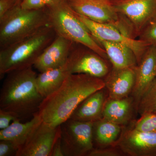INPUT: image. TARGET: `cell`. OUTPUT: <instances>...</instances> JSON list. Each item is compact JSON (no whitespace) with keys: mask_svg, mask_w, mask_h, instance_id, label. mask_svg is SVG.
<instances>
[{"mask_svg":"<svg viewBox=\"0 0 156 156\" xmlns=\"http://www.w3.org/2000/svg\"><path fill=\"white\" fill-rule=\"evenodd\" d=\"M105 87L103 79L86 74H70L61 87L43 99L38 114L44 122L53 127L61 126L86 98Z\"/></svg>","mask_w":156,"mask_h":156,"instance_id":"cell-1","label":"cell"},{"mask_svg":"<svg viewBox=\"0 0 156 156\" xmlns=\"http://www.w3.org/2000/svg\"><path fill=\"white\" fill-rule=\"evenodd\" d=\"M33 67L7 74L0 92V109L13 113L20 120L34 116L44 99L36 85Z\"/></svg>","mask_w":156,"mask_h":156,"instance_id":"cell-2","label":"cell"},{"mask_svg":"<svg viewBox=\"0 0 156 156\" xmlns=\"http://www.w3.org/2000/svg\"><path fill=\"white\" fill-rule=\"evenodd\" d=\"M50 25L0 50L1 76L17 70L33 67L42 52L56 38Z\"/></svg>","mask_w":156,"mask_h":156,"instance_id":"cell-3","label":"cell"},{"mask_svg":"<svg viewBox=\"0 0 156 156\" xmlns=\"http://www.w3.org/2000/svg\"><path fill=\"white\" fill-rule=\"evenodd\" d=\"M50 25L48 8L27 10L20 5L0 19V48H6Z\"/></svg>","mask_w":156,"mask_h":156,"instance_id":"cell-4","label":"cell"},{"mask_svg":"<svg viewBox=\"0 0 156 156\" xmlns=\"http://www.w3.org/2000/svg\"><path fill=\"white\" fill-rule=\"evenodd\" d=\"M48 8L50 25L56 35L83 45L108 60L105 50L90 33L88 29L76 17L67 0Z\"/></svg>","mask_w":156,"mask_h":156,"instance_id":"cell-5","label":"cell"},{"mask_svg":"<svg viewBox=\"0 0 156 156\" xmlns=\"http://www.w3.org/2000/svg\"><path fill=\"white\" fill-rule=\"evenodd\" d=\"M67 2L76 13L95 22L113 26L125 35L136 38L132 24L128 18L117 11L113 2L109 0H67Z\"/></svg>","mask_w":156,"mask_h":156,"instance_id":"cell-6","label":"cell"},{"mask_svg":"<svg viewBox=\"0 0 156 156\" xmlns=\"http://www.w3.org/2000/svg\"><path fill=\"white\" fill-rule=\"evenodd\" d=\"M93 123L69 119L62 124L60 139L64 156H88L94 148Z\"/></svg>","mask_w":156,"mask_h":156,"instance_id":"cell-7","label":"cell"},{"mask_svg":"<svg viewBox=\"0 0 156 156\" xmlns=\"http://www.w3.org/2000/svg\"><path fill=\"white\" fill-rule=\"evenodd\" d=\"M73 45L67 61L71 74H86L104 79L112 68L110 61L83 45Z\"/></svg>","mask_w":156,"mask_h":156,"instance_id":"cell-8","label":"cell"},{"mask_svg":"<svg viewBox=\"0 0 156 156\" xmlns=\"http://www.w3.org/2000/svg\"><path fill=\"white\" fill-rule=\"evenodd\" d=\"M73 12L76 17L86 26L95 39L120 43L131 48L136 55L137 64L146 50L150 46L139 39L129 37L113 26L95 22L74 11Z\"/></svg>","mask_w":156,"mask_h":156,"instance_id":"cell-9","label":"cell"},{"mask_svg":"<svg viewBox=\"0 0 156 156\" xmlns=\"http://www.w3.org/2000/svg\"><path fill=\"white\" fill-rule=\"evenodd\" d=\"M60 135V126L53 127L42 121L17 151L16 156H51Z\"/></svg>","mask_w":156,"mask_h":156,"instance_id":"cell-10","label":"cell"},{"mask_svg":"<svg viewBox=\"0 0 156 156\" xmlns=\"http://www.w3.org/2000/svg\"><path fill=\"white\" fill-rule=\"evenodd\" d=\"M115 146L125 156H156V132L136 131L129 125L123 127Z\"/></svg>","mask_w":156,"mask_h":156,"instance_id":"cell-11","label":"cell"},{"mask_svg":"<svg viewBox=\"0 0 156 156\" xmlns=\"http://www.w3.org/2000/svg\"><path fill=\"white\" fill-rule=\"evenodd\" d=\"M113 4L117 11L131 23L136 37L156 16V0H115Z\"/></svg>","mask_w":156,"mask_h":156,"instance_id":"cell-12","label":"cell"},{"mask_svg":"<svg viewBox=\"0 0 156 156\" xmlns=\"http://www.w3.org/2000/svg\"><path fill=\"white\" fill-rule=\"evenodd\" d=\"M135 84L131 96L136 109L140 100L156 78V45H150L146 50L135 67Z\"/></svg>","mask_w":156,"mask_h":156,"instance_id":"cell-13","label":"cell"},{"mask_svg":"<svg viewBox=\"0 0 156 156\" xmlns=\"http://www.w3.org/2000/svg\"><path fill=\"white\" fill-rule=\"evenodd\" d=\"M74 44L70 40L56 35L39 56L34 67L42 73L63 66L67 62Z\"/></svg>","mask_w":156,"mask_h":156,"instance_id":"cell-14","label":"cell"},{"mask_svg":"<svg viewBox=\"0 0 156 156\" xmlns=\"http://www.w3.org/2000/svg\"><path fill=\"white\" fill-rule=\"evenodd\" d=\"M135 67L116 68L112 66L103 79L108 98L120 99L131 96L135 84Z\"/></svg>","mask_w":156,"mask_h":156,"instance_id":"cell-15","label":"cell"},{"mask_svg":"<svg viewBox=\"0 0 156 156\" xmlns=\"http://www.w3.org/2000/svg\"><path fill=\"white\" fill-rule=\"evenodd\" d=\"M108 98L105 87L86 98L77 107L69 119L83 122H95L102 118L105 102Z\"/></svg>","mask_w":156,"mask_h":156,"instance_id":"cell-16","label":"cell"},{"mask_svg":"<svg viewBox=\"0 0 156 156\" xmlns=\"http://www.w3.org/2000/svg\"><path fill=\"white\" fill-rule=\"evenodd\" d=\"M135 113H136V106L132 96L120 99L108 98L104 107L102 118L126 127L134 121L133 118Z\"/></svg>","mask_w":156,"mask_h":156,"instance_id":"cell-17","label":"cell"},{"mask_svg":"<svg viewBox=\"0 0 156 156\" xmlns=\"http://www.w3.org/2000/svg\"><path fill=\"white\" fill-rule=\"evenodd\" d=\"M21 121L16 119L7 128L0 131V140H10L18 150L26 142L42 120L37 112L30 121L25 123Z\"/></svg>","mask_w":156,"mask_h":156,"instance_id":"cell-18","label":"cell"},{"mask_svg":"<svg viewBox=\"0 0 156 156\" xmlns=\"http://www.w3.org/2000/svg\"><path fill=\"white\" fill-rule=\"evenodd\" d=\"M95 39L105 50L113 67L125 68L137 66L136 55L131 48L120 43Z\"/></svg>","mask_w":156,"mask_h":156,"instance_id":"cell-19","label":"cell"},{"mask_svg":"<svg viewBox=\"0 0 156 156\" xmlns=\"http://www.w3.org/2000/svg\"><path fill=\"white\" fill-rule=\"evenodd\" d=\"M122 126L101 118L94 122L93 139L94 148L115 146L122 134Z\"/></svg>","mask_w":156,"mask_h":156,"instance_id":"cell-20","label":"cell"},{"mask_svg":"<svg viewBox=\"0 0 156 156\" xmlns=\"http://www.w3.org/2000/svg\"><path fill=\"white\" fill-rule=\"evenodd\" d=\"M70 74L67 63L62 67L40 73L36 79L39 93L44 98L49 96L61 87Z\"/></svg>","mask_w":156,"mask_h":156,"instance_id":"cell-21","label":"cell"},{"mask_svg":"<svg viewBox=\"0 0 156 156\" xmlns=\"http://www.w3.org/2000/svg\"><path fill=\"white\" fill-rule=\"evenodd\" d=\"M136 112L140 116L148 113H156V78L140 100Z\"/></svg>","mask_w":156,"mask_h":156,"instance_id":"cell-22","label":"cell"},{"mask_svg":"<svg viewBox=\"0 0 156 156\" xmlns=\"http://www.w3.org/2000/svg\"><path fill=\"white\" fill-rule=\"evenodd\" d=\"M132 128L142 132H156V113H148L131 123Z\"/></svg>","mask_w":156,"mask_h":156,"instance_id":"cell-23","label":"cell"},{"mask_svg":"<svg viewBox=\"0 0 156 156\" xmlns=\"http://www.w3.org/2000/svg\"><path fill=\"white\" fill-rule=\"evenodd\" d=\"M138 37L148 44L156 45V16L144 27Z\"/></svg>","mask_w":156,"mask_h":156,"instance_id":"cell-24","label":"cell"},{"mask_svg":"<svg viewBox=\"0 0 156 156\" xmlns=\"http://www.w3.org/2000/svg\"><path fill=\"white\" fill-rule=\"evenodd\" d=\"M125 156L121 150L116 146L96 148H94L88 156Z\"/></svg>","mask_w":156,"mask_h":156,"instance_id":"cell-25","label":"cell"},{"mask_svg":"<svg viewBox=\"0 0 156 156\" xmlns=\"http://www.w3.org/2000/svg\"><path fill=\"white\" fill-rule=\"evenodd\" d=\"M22 0H0V19L20 5Z\"/></svg>","mask_w":156,"mask_h":156,"instance_id":"cell-26","label":"cell"},{"mask_svg":"<svg viewBox=\"0 0 156 156\" xmlns=\"http://www.w3.org/2000/svg\"><path fill=\"white\" fill-rule=\"evenodd\" d=\"M17 151L10 140H0V156H16Z\"/></svg>","mask_w":156,"mask_h":156,"instance_id":"cell-27","label":"cell"},{"mask_svg":"<svg viewBox=\"0 0 156 156\" xmlns=\"http://www.w3.org/2000/svg\"><path fill=\"white\" fill-rule=\"evenodd\" d=\"M20 7L27 10H38L47 8L44 0H22Z\"/></svg>","mask_w":156,"mask_h":156,"instance_id":"cell-28","label":"cell"},{"mask_svg":"<svg viewBox=\"0 0 156 156\" xmlns=\"http://www.w3.org/2000/svg\"><path fill=\"white\" fill-rule=\"evenodd\" d=\"M17 119L13 113L0 109V129L2 130L7 128L11 124V122Z\"/></svg>","mask_w":156,"mask_h":156,"instance_id":"cell-29","label":"cell"},{"mask_svg":"<svg viewBox=\"0 0 156 156\" xmlns=\"http://www.w3.org/2000/svg\"><path fill=\"white\" fill-rule=\"evenodd\" d=\"M51 156H64L62 147L60 137L57 140L52 150Z\"/></svg>","mask_w":156,"mask_h":156,"instance_id":"cell-30","label":"cell"},{"mask_svg":"<svg viewBox=\"0 0 156 156\" xmlns=\"http://www.w3.org/2000/svg\"><path fill=\"white\" fill-rule=\"evenodd\" d=\"M47 8L53 7L66 0H44Z\"/></svg>","mask_w":156,"mask_h":156,"instance_id":"cell-31","label":"cell"},{"mask_svg":"<svg viewBox=\"0 0 156 156\" xmlns=\"http://www.w3.org/2000/svg\"><path fill=\"white\" fill-rule=\"evenodd\" d=\"M109 1H112V2H113V1H115V0H109Z\"/></svg>","mask_w":156,"mask_h":156,"instance_id":"cell-32","label":"cell"}]
</instances>
